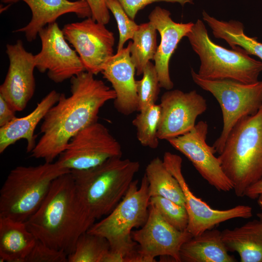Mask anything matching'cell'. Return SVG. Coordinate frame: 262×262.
Returning <instances> with one entry per match:
<instances>
[{
    "mask_svg": "<svg viewBox=\"0 0 262 262\" xmlns=\"http://www.w3.org/2000/svg\"><path fill=\"white\" fill-rule=\"evenodd\" d=\"M258 203L259 206L262 209V195L258 197Z\"/></svg>",
    "mask_w": 262,
    "mask_h": 262,
    "instance_id": "37",
    "label": "cell"
},
{
    "mask_svg": "<svg viewBox=\"0 0 262 262\" xmlns=\"http://www.w3.org/2000/svg\"><path fill=\"white\" fill-rule=\"evenodd\" d=\"M218 158L238 197L262 179V105L236 123Z\"/></svg>",
    "mask_w": 262,
    "mask_h": 262,
    "instance_id": "4",
    "label": "cell"
},
{
    "mask_svg": "<svg viewBox=\"0 0 262 262\" xmlns=\"http://www.w3.org/2000/svg\"><path fill=\"white\" fill-rule=\"evenodd\" d=\"M131 235L139 245L138 252L151 262H156L157 257H168L174 262H181L180 248L193 237L187 230L179 231L170 225L150 204L146 222L141 229L132 230Z\"/></svg>",
    "mask_w": 262,
    "mask_h": 262,
    "instance_id": "14",
    "label": "cell"
},
{
    "mask_svg": "<svg viewBox=\"0 0 262 262\" xmlns=\"http://www.w3.org/2000/svg\"><path fill=\"white\" fill-rule=\"evenodd\" d=\"M106 4L117 22L119 34L117 51H119L127 41L132 39L138 25L128 16L117 0H106Z\"/></svg>",
    "mask_w": 262,
    "mask_h": 262,
    "instance_id": "31",
    "label": "cell"
},
{
    "mask_svg": "<svg viewBox=\"0 0 262 262\" xmlns=\"http://www.w3.org/2000/svg\"><path fill=\"white\" fill-rule=\"evenodd\" d=\"M38 35L41 49L34 59L40 72H47L50 80L61 83L85 71L79 56L69 46L56 22L42 29Z\"/></svg>",
    "mask_w": 262,
    "mask_h": 262,
    "instance_id": "12",
    "label": "cell"
},
{
    "mask_svg": "<svg viewBox=\"0 0 262 262\" xmlns=\"http://www.w3.org/2000/svg\"><path fill=\"white\" fill-rule=\"evenodd\" d=\"M262 195V179L256 182L246 191L245 196L251 199H256Z\"/></svg>",
    "mask_w": 262,
    "mask_h": 262,
    "instance_id": "36",
    "label": "cell"
},
{
    "mask_svg": "<svg viewBox=\"0 0 262 262\" xmlns=\"http://www.w3.org/2000/svg\"><path fill=\"white\" fill-rule=\"evenodd\" d=\"M193 81L211 93L219 103L223 126L212 146L218 154L222 151L232 129L241 119L255 114L262 105V81L244 83L230 80H210L201 78L192 68Z\"/></svg>",
    "mask_w": 262,
    "mask_h": 262,
    "instance_id": "8",
    "label": "cell"
},
{
    "mask_svg": "<svg viewBox=\"0 0 262 262\" xmlns=\"http://www.w3.org/2000/svg\"><path fill=\"white\" fill-rule=\"evenodd\" d=\"M132 125L136 130V136L143 146L152 149L158 147V129L161 116L160 104H154L139 111Z\"/></svg>",
    "mask_w": 262,
    "mask_h": 262,
    "instance_id": "27",
    "label": "cell"
},
{
    "mask_svg": "<svg viewBox=\"0 0 262 262\" xmlns=\"http://www.w3.org/2000/svg\"><path fill=\"white\" fill-rule=\"evenodd\" d=\"M128 16L132 20L138 12L148 4L157 2L179 3L184 6L186 3H193V0H117Z\"/></svg>",
    "mask_w": 262,
    "mask_h": 262,
    "instance_id": "33",
    "label": "cell"
},
{
    "mask_svg": "<svg viewBox=\"0 0 262 262\" xmlns=\"http://www.w3.org/2000/svg\"><path fill=\"white\" fill-rule=\"evenodd\" d=\"M160 106L157 135L159 140H166L190 131L196 118L207 108L206 99L196 90L184 92L178 89L164 93Z\"/></svg>",
    "mask_w": 262,
    "mask_h": 262,
    "instance_id": "15",
    "label": "cell"
},
{
    "mask_svg": "<svg viewBox=\"0 0 262 262\" xmlns=\"http://www.w3.org/2000/svg\"><path fill=\"white\" fill-rule=\"evenodd\" d=\"M56 161L11 170L0 191V217L25 222L39 209L53 181L70 172Z\"/></svg>",
    "mask_w": 262,
    "mask_h": 262,
    "instance_id": "5",
    "label": "cell"
},
{
    "mask_svg": "<svg viewBox=\"0 0 262 262\" xmlns=\"http://www.w3.org/2000/svg\"><path fill=\"white\" fill-rule=\"evenodd\" d=\"M163 160L166 168L178 181L183 191L189 219L187 230L193 236L213 229L227 220L237 218L247 219L252 216V209L248 205H238L227 210L211 208L190 190L182 172V160L179 155L166 152Z\"/></svg>",
    "mask_w": 262,
    "mask_h": 262,
    "instance_id": "10",
    "label": "cell"
},
{
    "mask_svg": "<svg viewBox=\"0 0 262 262\" xmlns=\"http://www.w3.org/2000/svg\"><path fill=\"white\" fill-rule=\"evenodd\" d=\"M91 11V17L95 21L107 24L110 20L109 9L106 0H85Z\"/></svg>",
    "mask_w": 262,
    "mask_h": 262,
    "instance_id": "34",
    "label": "cell"
},
{
    "mask_svg": "<svg viewBox=\"0 0 262 262\" xmlns=\"http://www.w3.org/2000/svg\"><path fill=\"white\" fill-rule=\"evenodd\" d=\"M140 166L138 161L115 157L90 169L71 171L81 206L93 225L119 203Z\"/></svg>",
    "mask_w": 262,
    "mask_h": 262,
    "instance_id": "3",
    "label": "cell"
},
{
    "mask_svg": "<svg viewBox=\"0 0 262 262\" xmlns=\"http://www.w3.org/2000/svg\"><path fill=\"white\" fill-rule=\"evenodd\" d=\"M148 19L161 36L160 43L153 59L160 86L169 90L174 86L169 70L170 58L181 39L191 31L194 23L176 22L172 19L168 10L159 6L151 12Z\"/></svg>",
    "mask_w": 262,
    "mask_h": 262,
    "instance_id": "17",
    "label": "cell"
},
{
    "mask_svg": "<svg viewBox=\"0 0 262 262\" xmlns=\"http://www.w3.org/2000/svg\"><path fill=\"white\" fill-rule=\"evenodd\" d=\"M138 98V111L156 104L160 91V84L154 66L150 61L146 66L140 80H136Z\"/></svg>",
    "mask_w": 262,
    "mask_h": 262,
    "instance_id": "29",
    "label": "cell"
},
{
    "mask_svg": "<svg viewBox=\"0 0 262 262\" xmlns=\"http://www.w3.org/2000/svg\"><path fill=\"white\" fill-rule=\"evenodd\" d=\"M184 262H234L235 258L228 253L217 229L207 230L193 236L181 246L180 252Z\"/></svg>",
    "mask_w": 262,
    "mask_h": 262,
    "instance_id": "23",
    "label": "cell"
},
{
    "mask_svg": "<svg viewBox=\"0 0 262 262\" xmlns=\"http://www.w3.org/2000/svg\"><path fill=\"white\" fill-rule=\"evenodd\" d=\"M16 112L5 99L0 96V127L5 126L16 118Z\"/></svg>",
    "mask_w": 262,
    "mask_h": 262,
    "instance_id": "35",
    "label": "cell"
},
{
    "mask_svg": "<svg viewBox=\"0 0 262 262\" xmlns=\"http://www.w3.org/2000/svg\"><path fill=\"white\" fill-rule=\"evenodd\" d=\"M109 249L105 238L86 231L78 238L74 251L68 255V262H102Z\"/></svg>",
    "mask_w": 262,
    "mask_h": 262,
    "instance_id": "28",
    "label": "cell"
},
{
    "mask_svg": "<svg viewBox=\"0 0 262 262\" xmlns=\"http://www.w3.org/2000/svg\"><path fill=\"white\" fill-rule=\"evenodd\" d=\"M157 30L148 22L138 25L130 43L131 59L136 68V75L140 76L150 60H153L156 53Z\"/></svg>",
    "mask_w": 262,
    "mask_h": 262,
    "instance_id": "26",
    "label": "cell"
},
{
    "mask_svg": "<svg viewBox=\"0 0 262 262\" xmlns=\"http://www.w3.org/2000/svg\"><path fill=\"white\" fill-rule=\"evenodd\" d=\"M105 25L89 17L66 24L62 29L65 38L74 48L85 71L94 75L101 72L114 55V35Z\"/></svg>",
    "mask_w": 262,
    "mask_h": 262,
    "instance_id": "11",
    "label": "cell"
},
{
    "mask_svg": "<svg viewBox=\"0 0 262 262\" xmlns=\"http://www.w3.org/2000/svg\"><path fill=\"white\" fill-rule=\"evenodd\" d=\"M208 125L200 121L189 132L166 141L185 156L202 177L217 190L229 192L233 185L225 174L216 151L206 142Z\"/></svg>",
    "mask_w": 262,
    "mask_h": 262,
    "instance_id": "13",
    "label": "cell"
},
{
    "mask_svg": "<svg viewBox=\"0 0 262 262\" xmlns=\"http://www.w3.org/2000/svg\"><path fill=\"white\" fill-rule=\"evenodd\" d=\"M122 155L120 143L104 125L97 121L77 133L57 161L70 171L82 170Z\"/></svg>",
    "mask_w": 262,
    "mask_h": 262,
    "instance_id": "9",
    "label": "cell"
},
{
    "mask_svg": "<svg viewBox=\"0 0 262 262\" xmlns=\"http://www.w3.org/2000/svg\"><path fill=\"white\" fill-rule=\"evenodd\" d=\"M6 48L9 65L0 86V96L14 111L21 112L26 108L35 91L34 55L25 49L21 40L7 44Z\"/></svg>",
    "mask_w": 262,
    "mask_h": 262,
    "instance_id": "16",
    "label": "cell"
},
{
    "mask_svg": "<svg viewBox=\"0 0 262 262\" xmlns=\"http://www.w3.org/2000/svg\"><path fill=\"white\" fill-rule=\"evenodd\" d=\"M25 223L45 245L67 255L74 251L79 237L93 224L81 206L71 171L53 181L40 207Z\"/></svg>",
    "mask_w": 262,
    "mask_h": 262,
    "instance_id": "2",
    "label": "cell"
},
{
    "mask_svg": "<svg viewBox=\"0 0 262 262\" xmlns=\"http://www.w3.org/2000/svg\"><path fill=\"white\" fill-rule=\"evenodd\" d=\"M200 65L197 74L210 80H230L244 83L258 81L262 62L253 58L237 46L231 49L214 43L203 22L197 19L186 36Z\"/></svg>",
    "mask_w": 262,
    "mask_h": 262,
    "instance_id": "6",
    "label": "cell"
},
{
    "mask_svg": "<svg viewBox=\"0 0 262 262\" xmlns=\"http://www.w3.org/2000/svg\"><path fill=\"white\" fill-rule=\"evenodd\" d=\"M25 2L32 12V18L26 26L15 33H23L28 42L34 41L39 32L48 25L56 22L61 16L74 13L79 18L91 17V9L85 0H2L6 3L18 1Z\"/></svg>",
    "mask_w": 262,
    "mask_h": 262,
    "instance_id": "19",
    "label": "cell"
},
{
    "mask_svg": "<svg viewBox=\"0 0 262 262\" xmlns=\"http://www.w3.org/2000/svg\"><path fill=\"white\" fill-rule=\"evenodd\" d=\"M221 238L227 250L237 252L241 262H262V222L259 219L225 229Z\"/></svg>",
    "mask_w": 262,
    "mask_h": 262,
    "instance_id": "22",
    "label": "cell"
},
{
    "mask_svg": "<svg viewBox=\"0 0 262 262\" xmlns=\"http://www.w3.org/2000/svg\"><path fill=\"white\" fill-rule=\"evenodd\" d=\"M148 181L150 196H161L185 206L183 191L177 180L159 157L147 165L145 174Z\"/></svg>",
    "mask_w": 262,
    "mask_h": 262,
    "instance_id": "25",
    "label": "cell"
},
{
    "mask_svg": "<svg viewBox=\"0 0 262 262\" xmlns=\"http://www.w3.org/2000/svg\"><path fill=\"white\" fill-rule=\"evenodd\" d=\"M94 75L84 71L70 79V95L61 93L45 116L40 128L42 136L31 157L52 163L77 133L98 121L101 108L115 98L114 89Z\"/></svg>",
    "mask_w": 262,
    "mask_h": 262,
    "instance_id": "1",
    "label": "cell"
},
{
    "mask_svg": "<svg viewBox=\"0 0 262 262\" xmlns=\"http://www.w3.org/2000/svg\"><path fill=\"white\" fill-rule=\"evenodd\" d=\"M202 16L215 38L224 40L232 49L240 47L249 55H255L262 61V43L259 42L256 37L246 35L241 22L233 20H219L205 11L202 12Z\"/></svg>",
    "mask_w": 262,
    "mask_h": 262,
    "instance_id": "24",
    "label": "cell"
},
{
    "mask_svg": "<svg viewBox=\"0 0 262 262\" xmlns=\"http://www.w3.org/2000/svg\"><path fill=\"white\" fill-rule=\"evenodd\" d=\"M149 204L153 206L163 218L174 228L181 231L187 230L189 219L184 206L161 196L150 197Z\"/></svg>",
    "mask_w": 262,
    "mask_h": 262,
    "instance_id": "30",
    "label": "cell"
},
{
    "mask_svg": "<svg viewBox=\"0 0 262 262\" xmlns=\"http://www.w3.org/2000/svg\"><path fill=\"white\" fill-rule=\"evenodd\" d=\"M150 198L148 181L144 174L140 186L138 180H133L114 209L87 231L105 238L110 250L123 256L124 260L126 255L136 248L137 244L131 237V231L146 222Z\"/></svg>",
    "mask_w": 262,
    "mask_h": 262,
    "instance_id": "7",
    "label": "cell"
},
{
    "mask_svg": "<svg viewBox=\"0 0 262 262\" xmlns=\"http://www.w3.org/2000/svg\"><path fill=\"white\" fill-rule=\"evenodd\" d=\"M257 216L259 219L262 222V212L258 213Z\"/></svg>",
    "mask_w": 262,
    "mask_h": 262,
    "instance_id": "38",
    "label": "cell"
},
{
    "mask_svg": "<svg viewBox=\"0 0 262 262\" xmlns=\"http://www.w3.org/2000/svg\"><path fill=\"white\" fill-rule=\"evenodd\" d=\"M37 239L25 222L0 217V261L25 262Z\"/></svg>",
    "mask_w": 262,
    "mask_h": 262,
    "instance_id": "21",
    "label": "cell"
},
{
    "mask_svg": "<svg viewBox=\"0 0 262 262\" xmlns=\"http://www.w3.org/2000/svg\"><path fill=\"white\" fill-rule=\"evenodd\" d=\"M136 68L131 57L130 41L106 63L101 73L109 82L116 95L115 109L124 115L138 111V98L134 75Z\"/></svg>",
    "mask_w": 262,
    "mask_h": 262,
    "instance_id": "18",
    "label": "cell"
},
{
    "mask_svg": "<svg viewBox=\"0 0 262 262\" xmlns=\"http://www.w3.org/2000/svg\"><path fill=\"white\" fill-rule=\"evenodd\" d=\"M60 93L53 90L49 92L37 103L29 114L16 117L7 124L0 127V153L21 139L27 141L26 151L31 153L34 148L36 127L49 110L58 101Z\"/></svg>",
    "mask_w": 262,
    "mask_h": 262,
    "instance_id": "20",
    "label": "cell"
},
{
    "mask_svg": "<svg viewBox=\"0 0 262 262\" xmlns=\"http://www.w3.org/2000/svg\"><path fill=\"white\" fill-rule=\"evenodd\" d=\"M67 257L64 251L52 248L37 239L25 262H67Z\"/></svg>",
    "mask_w": 262,
    "mask_h": 262,
    "instance_id": "32",
    "label": "cell"
}]
</instances>
